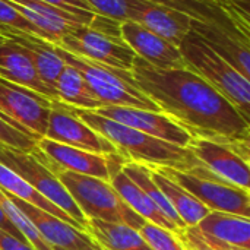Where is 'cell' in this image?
Wrapping results in <instances>:
<instances>
[{
	"label": "cell",
	"instance_id": "cell-1",
	"mask_svg": "<svg viewBox=\"0 0 250 250\" xmlns=\"http://www.w3.org/2000/svg\"><path fill=\"white\" fill-rule=\"evenodd\" d=\"M133 83L188 133L218 142L249 139V120L190 69H157L136 57Z\"/></svg>",
	"mask_w": 250,
	"mask_h": 250
},
{
	"label": "cell",
	"instance_id": "cell-2",
	"mask_svg": "<svg viewBox=\"0 0 250 250\" xmlns=\"http://www.w3.org/2000/svg\"><path fill=\"white\" fill-rule=\"evenodd\" d=\"M66 107L89 127L110 141L119 155H122L126 161L189 173H195L204 167L189 148L154 138L119 122L103 117L91 110L75 108L70 105Z\"/></svg>",
	"mask_w": 250,
	"mask_h": 250
},
{
	"label": "cell",
	"instance_id": "cell-3",
	"mask_svg": "<svg viewBox=\"0 0 250 250\" xmlns=\"http://www.w3.org/2000/svg\"><path fill=\"white\" fill-rule=\"evenodd\" d=\"M188 69L199 75L205 82L227 98L239 113L249 120L250 79L234 69L202 37L190 32L179 45Z\"/></svg>",
	"mask_w": 250,
	"mask_h": 250
},
{
	"label": "cell",
	"instance_id": "cell-4",
	"mask_svg": "<svg viewBox=\"0 0 250 250\" xmlns=\"http://www.w3.org/2000/svg\"><path fill=\"white\" fill-rule=\"evenodd\" d=\"M119 22L97 16L91 26H78L56 45L107 67L130 72L136 54L122 40Z\"/></svg>",
	"mask_w": 250,
	"mask_h": 250
},
{
	"label": "cell",
	"instance_id": "cell-5",
	"mask_svg": "<svg viewBox=\"0 0 250 250\" xmlns=\"http://www.w3.org/2000/svg\"><path fill=\"white\" fill-rule=\"evenodd\" d=\"M66 188L85 218L108 223H125L133 229L144 220L119 196L110 182L54 167L51 170Z\"/></svg>",
	"mask_w": 250,
	"mask_h": 250
},
{
	"label": "cell",
	"instance_id": "cell-6",
	"mask_svg": "<svg viewBox=\"0 0 250 250\" xmlns=\"http://www.w3.org/2000/svg\"><path fill=\"white\" fill-rule=\"evenodd\" d=\"M59 56L66 64L75 67L88 82L94 95L103 105L135 107L151 111H160L157 104L151 101L132 81L130 72L103 66L88 59L69 53L67 50L53 44Z\"/></svg>",
	"mask_w": 250,
	"mask_h": 250
},
{
	"label": "cell",
	"instance_id": "cell-7",
	"mask_svg": "<svg viewBox=\"0 0 250 250\" xmlns=\"http://www.w3.org/2000/svg\"><path fill=\"white\" fill-rule=\"evenodd\" d=\"M0 163L19 174L28 185L60 208L82 229L85 227L86 218L57 176L50 170V160L38 148L34 151H22L0 145Z\"/></svg>",
	"mask_w": 250,
	"mask_h": 250
},
{
	"label": "cell",
	"instance_id": "cell-8",
	"mask_svg": "<svg viewBox=\"0 0 250 250\" xmlns=\"http://www.w3.org/2000/svg\"><path fill=\"white\" fill-rule=\"evenodd\" d=\"M163 170L201 204H204L209 211L227 212L243 218H250L249 190H243L217 179L205 167L195 173L179 171L173 168Z\"/></svg>",
	"mask_w": 250,
	"mask_h": 250
},
{
	"label": "cell",
	"instance_id": "cell-9",
	"mask_svg": "<svg viewBox=\"0 0 250 250\" xmlns=\"http://www.w3.org/2000/svg\"><path fill=\"white\" fill-rule=\"evenodd\" d=\"M51 105L45 97L0 78V116L37 141L45 135Z\"/></svg>",
	"mask_w": 250,
	"mask_h": 250
},
{
	"label": "cell",
	"instance_id": "cell-10",
	"mask_svg": "<svg viewBox=\"0 0 250 250\" xmlns=\"http://www.w3.org/2000/svg\"><path fill=\"white\" fill-rule=\"evenodd\" d=\"M37 148L62 170L97 177L105 182H108L116 171L122 170L126 161L119 154H95L54 142L48 138H40L37 141Z\"/></svg>",
	"mask_w": 250,
	"mask_h": 250
},
{
	"label": "cell",
	"instance_id": "cell-11",
	"mask_svg": "<svg viewBox=\"0 0 250 250\" xmlns=\"http://www.w3.org/2000/svg\"><path fill=\"white\" fill-rule=\"evenodd\" d=\"M44 138L95 154H119L110 141L76 117L63 103H53Z\"/></svg>",
	"mask_w": 250,
	"mask_h": 250
},
{
	"label": "cell",
	"instance_id": "cell-12",
	"mask_svg": "<svg viewBox=\"0 0 250 250\" xmlns=\"http://www.w3.org/2000/svg\"><path fill=\"white\" fill-rule=\"evenodd\" d=\"M186 148H189L190 152L202 163V166L217 179L243 190H249V163L243 161L237 154H234L227 142L192 136Z\"/></svg>",
	"mask_w": 250,
	"mask_h": 250
},
{
	"label": "cell",
	"instance_id": "cell-13",
	"mask_svg": "<svg viewBox=\"0 0 250 250\" xmlns=\"http://www.w3.org/2000/svg\"><path fill=\"white\" fill-rule=\"evenodd\" d=\"M94 113L119 122L125 126L151 135L154 138L180 145L188 146L192 135L188 133L183 127H180L176 122H173L168 116L161 111H151L144 108L135 107H120V105H103Z\"/></svg>",
	"mask_w": 250,
	"mask_h": 250
},
{
	"label": "cell",
	"instance_id": "cell-14",
	"mask_svg": "<svg viewBox=\"0 0 250 250\" xmlns=\"http://www.w3.org/2000/svg\"><path fill=\"white\" fill-rule=\"evenodd\" d=\"M122 40L129 48L148 64L157 69H185L188 67L179 47L155 35L135 21H125L119 25Z\"/></svg>",
	"mask_w": 250,
	"mask_h": 250
},
{
	"label": "cell",
	"instance_id": "cell-15",
	"mask_svg": "<svg viewBox=\"0 0 250 250\" xmlns=\"http://www.w3.org/2000/svg\"><path fill=\"white\" fill-rule=\"evenodd\" d=\"M3 193L28 217V220L34 224V227L41 234V237L53 249L79 250L92 242V239L85 231L75 229L69 223L60 220V218H57L31 204L19 201L6 192H3Z\"/></svg>",
	"mask_w": 250,
	"mask_h": 250
},
{
	"label": "cell",
	"instance_id": "cell-16",
	"mask_svg": "<svg viewBox=\"0 0 250 250\" xmlns=\"http://www.w3.org/2000/svg\"><path fill=\"white\" fill-rule=\"evenodd\" d=\"M132 21L141 23L176 47H179L193 29V19L190 16L149 0H135Z\"/></svg>",
	"mask_w": 250,
	"mask_h": 250
},
{
	"label": "cell",
	"instance_id": "cell-17",
	"mask_svg": "<svg viewBox=\"0 0 250 250\" xmlns=\"http://www.w3.org/2000/svg\"><path fill=\"white\" fill-rule=\"evenodd\" d=\"M0 78L28 88L53 103H59L56 95L38 76L29 53L21 44L3 34H0Z\"/></svg>",
	"mask_w": 250,
	"mask_h": 250
},
{
	"label": "cell",
	"instance_id": "cell-18",
	"mask_svg": "<svg viewBox=\"0 0 250 250\" xmlns=\"http://www.w3.org/2000/svg\"><path fill=\"white\" fill-rule=\"evenodd\" d=\"M0 34L12 38L18 44H21L28 53L35 66L38 76L41 78L42 83L56 95V81L62 70L64 69L66 63L56 51L51 42L44 41L42 38L19 32V31H0ZM57 98V95H56ZM59 101V100H57Z\"/></svg>",
	"mask_w": 250,
	"mask_h": 250
},
{
	"label": "cell",
	"instance_id": "cell-19",
	"mask_svg": "<svg viewBox=\"0 0 250 250\" xmlns=\"http://www.w3.org/2000/svg\"><path fill=\"white\" fill-rule=\"evenodd\" d=\"M193 32L202 37L221 57H224L234 69H237L243 76L250 79V53L249 40L217 26L204 25L199 22L192 23Z\"/></svg>",
	"mask_w": 250,
	"mask_h": 250
},
{
	"label": "cell",
	"instance_id": "cell-20",
	"mask_svg": "<svg viewBox=\"0 0 250 250\" xmlns=\"http://www.w3.org/2000/svg\"><path fill=\"white\" fill-rule=\"evenodd\" d=\"M149 170L154 182L158 185V188L168 199L170 205L177 212V215L180 217V220L186 227L198 226L199 221L204 220L211 212L204 204H201L185 188H182L176 180H173L163 168L149 167Z\"/></svg>",
	"mask_w": 250,
	"mask_h": 250
},
{
	"label": "cell",
	"instance_id": "cell-21",
	"mask_svg": "<svg viewBox=\"0 0 250 250\" xmlns=\"http://www.w3.org/2000/svg\"><path fill=\"white\" fill-rule=\"evenodd\" d=\"M108 182L114 188V190L119 193V196L125 201V204L136 215H139L148 223H152L158 227L170 230L174 234L180 231L170 220L164 217V214L154 205V202L136 186V183L125 174L123 170L116 171Z\"/></svg>",
	"mask_w": 250,
	"mask_h": 250
},
{
	"label": "cell",
	"instance_id": "cell-22",
	"mask_svg": "<svg viewBox=\"0 0 250 250\" xmlns=\"http://www.w3.org/2000/svg\"><path fill=\"white\" fill-rule=\"evenodd\" d=\"M83 231L104 250H152L133 227L125 223L86 218Z\"/></svg>",
	"mask_w": 250,
	"mask_h": 250
},
{
	"label": "cell",
	"instance_id": "cell-23",
	"mask_svg": "<svg viewBox=\"0 0 250 250\" xmlns=\"http://www.w3.org/2000/svg\"><path fill=\"white\" fill-rule=\"evenodd\" d=\"M202 233L240 250H250V220L211 211L196 226Z\"/></svg>",
	"mask_w": 250,
	"mask_h": 250
},
{
	"label": "cell",
	"instance_id": "cell-24",
	"mask_svg": "<svg viewBox=\"0 0 250 250\" xmlns=\"http://www.w3.org/2000/svg\"><path fill=\"white\" fill-rule=\"evenodd\" d=\"M0 189L12 196H15L16 199L19 201H23L26 204H31L66 223H69L70 226H73L75 229L78 230H82L83 229L75 223L69 215H66L60 208H57L54 204H51L48 199H45L41 193H38L31 185H28L19 174H16L13 170H10L9 167H6L4 164L0 163Z\"/></svg>",
	"mask_w": 250,
	"mask_h": 250
},
{
	"label": "cell",
	"instance_id": "cell-25",
	"mask_svg": "<svg viewBox=\"0 0 250 250\" xmlns=\"http://www.w3.org/2000/svg\"><path fill=\"white\" fill-rule=\"evenodd\" d=\"M56 95L59 103L75 108L97 110L103 107L98 98L94 95L85 78L72 66L66 64L56 81Z\"/></svg>",
	"mask_w": 250,
	"mask_h": 250
},
{
	"label": "cell",
	"instance_id": "cell-26",
	"mask_svg": "<svg viewBox=\"0 0 250 250\" xmlns=\"http://www.w3.org/2000/svg\"><path fill=\"white\" fill-rule=\"evenodd\" d=\"M149 1L186 13L195 22L231 31L249 40V35L245 34L227 13H224L221 9L212 6L205 0H149Z\"/></svg>",
	"mask_w": 250,
	"mask_h": 250
},
{
	"label": "cell",
	"instance_id": "cell-27",
	"mask_svg": "<svg viewBox=\"0 0 250 250\" xmlns=\"http://www.w3.org/2000/svg\"><path fill=\"white\" fill-rule=\"evenodd\" d=\"M122 170L154 202V205L164 214V217L167 220H170L179 230L186 229V226L183 224V221L180 220L177 212L170 205L168 199L164 196V193L161 192L158 185L154 182V179L151 176V170H149L148 166H144V164H139V163H133V161H125Z\"/></svg>",
	"mask_w": 250,
	"mask_h": 250
},
{
	"label": "cell",
	"instance_id": "cell-28",
	"mask_svg": "<svg viewBox=\"0 0 250 250\" xmlns=\"http://www.w3.org/2000/svg\"><path fill=\"white\" fill-rule=\"evenodd\" d=\"M0 207L10 220V223L16 227V230L22 234V237L35 250H54L37 231L34 224L28 220V217L0 190Z\"/></svg>",
	"mask_w": 250,
	"mask_h": 250
},
{
	"label": "cell",
	"instance_id": "cell-29",
	"mask_svg": "<svg viewBox=\"0 0 250 250\" xmlns=\"http://www.w3.org/2000/svg\"><path fill=\"white\" fill-rule=\"evenodd\" d=\"M135 230L152 250H185L182 242L174 233L152 223L142 220Z\"/></svg>",
	"mask_w": 250,
	"mask_h": 250
},
{
	"label": "cell",
	"instance_id": "cell-30",
	"mask_svg": "<svg viewBox=\"0 0 250 250\" xmlns=\"http://www.w3.org/2000/svg\"><path fill=\"white\" fill-rule=\"evenodd\" d=\"M19 31L25 32L45 41L44 34L35 28L26 18H23L19 10L7 0H0V31Z\"/></svg>",
	"mask_w": 250,
	"mask_h": 250
},
{
	"label": "cell",
	"instance_id": "cell-31",
	"mask_svg": "<svg viewBox=\"0 0 250 250\" xmlns=\"http://www.w3.org/2000/svg\"><path fill=\"white\" fill-rule=\"evenodd\" d=\"M94 13L116 22L133 19L135 0H85Z\"/></svg>",
	"mask_w": 250,
	"mask_h": 250
},
{
	"label": "cell",
	"instance_id": "cell-32",
	"mask_svg": "<svg viewBox=\"0 0 250 250\" xmlns=\"http://www.w3.org/2000/svg\"><path fill=\"white\" fill-rule=\"evenodd\" d=\"M176 236L182 242L185 250H240L202 233L196 226L186 227L180 230Z\"/></svg>",
	"mask_w": 250,
	"mask_h": 250
},
{
	"label": "cell",
	"instance_id": "cell-33",
	"mask_svg": "<svg viewBox=\"0 0 250 250\" xmlns=\"http://www.w3.org/2000/svg\"><path fill=\"white\" fill-rule=\"evenodd\" d=\"M0 145L22 151H34L37 148V139L0 116Z\"/></svg>",
	"mask_w": 250,
	"mask_h": 250
},
{
	"label": "cell",
	"instance_id": "cell-34",
	"mask_svg": "<svg viewBox=\"0 0 250 250\" xmlns=\"http://www.w3.org/2000/svg\"><path fill=\"white\" fill-rule=\"evenodd\" d=\"M227 13L249 35V0H205Z\"/></svg>",
	"mask_w": 250,
	"mask_h": 250
},
{
	"label": "cell",
	"instance_id": "cell-35",
	"mask_svg": "<svg viewBox=\"0 0 250 250\" xmlns=\"http://www.w3.org/2000/svg\"><path fill=\"white\" fill-rule=\"evenodd\" d=\"M44 3L54 6L57 9L72 12V13H81V12H92L89 4L85 0H42ZM94 13V12H92Z\"/></svg>",
	"mask_w": 250,
	"mask_h": 250
},
{
	"label": "cell",
	"instance_id": "cell-36",
	"mask_svg": "<svg viewBox=\"0 0 250 250\" xmlns=\"http://www.w3.org/2000/svg\"><path fill=\"white\" fill-rule=\"evenodd\" d=\"M0 250H35L28 242L13 237L12 234L0 230Z\"/></svg>",
	"mask_w": 250,
	"mask_h": 250
},
{
	"label": "cell",
	"instance_id": "cell-37",
	"mask_svg": "<svg viewBox=\"0 0 250 250\" xmlns=\"http://www.w3.org/2000/svg\"><path fill=\"white\" fill-rule=\"evenodd\" d=\"M0 230H3V231H6V233L12 234V236H13V237H16V239L25 240V239L22 237V234L16 230V227L10 223V220L7 218V215L4 214V211L1 209V207H0ZM25 242H26V240H25Z\"/></svg>",
	"mask_w": 250,
	"mask_h": 250
},
{
	"label": "cell",
	"instance_id": "cell-38",
	"mask_svg": "<svg viewBox=\"0 0 250 250\" xmlns=\"http://www.w3.org/2000/svg\"><path fill=\"white\" fill-rule=\"evenodd\" d=\"M54 250H62V249H54ZM79 250H104L98 243H95L94 240L91 242V243H88L86 246H83L82 249H79Z\"/></svg>",
	"mask_w": 250,
	"mask_h": 250
}]
</instances>
